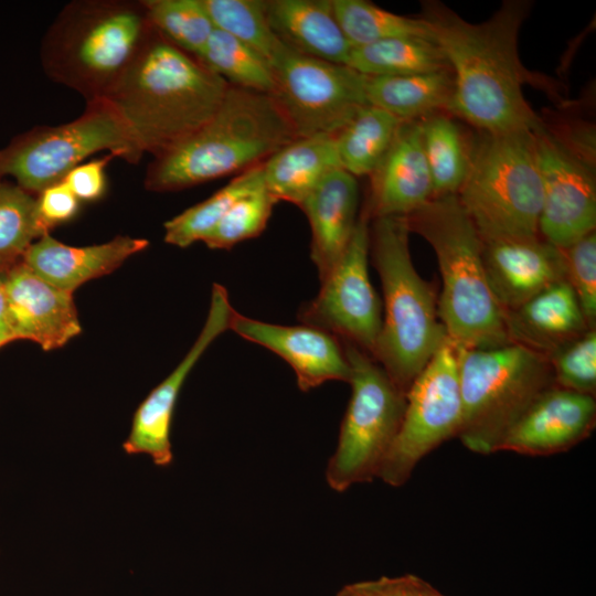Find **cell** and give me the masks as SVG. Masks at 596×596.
<instances>
[{
  "mask_svg": "<svg viewBox=\"0 0 596 596\" xmlns=\"http://www.w3.org/2000/svg\"><path fill=\"white\" fill-rule=\"evenodd\" d=\"M531 2L507 0L487 20L471 23L439 1H425L422 15L454 75L447 111L482 132L535 131L543 126L523 96V85L550 88L549 81L523 66L518 36Z\"/></svg>",
  "mask_w": 596,
  "mask_h": 596,
  "instance_id": "6da1fadb",
  "label": "cell"
},
{
  "mask_svg": "<svg viewBox=\"0 0 596 596\" xmlns=\"http://www.w3.org/2000/svg\"><path fill=\"white\" fill-rule=\"evenodd\" d=\"M230 84L153 29L105 97L142 152L157 157L201 128Z\"/></svg>",
  "mask_w": 596,
  "mask_h": 596,
  "instance_id": "7a4b0ae2",
  "label": "cell"
},
{
  "mask_svg": "<svg viewBox=\"0 0 596 596\" xmlns=\"http://www.w3.org/2000/svg\"><path fill=\"white\" fill-rule=\"evenodd\" d=\"M297 136L270 95L230 85L215 114L150 162L149 191H179L265 162Z\"/></svg>",
  "mask_w": 596,
  "mask_h": 596,
  "instance_id": "3957f363",
  "label": "cell"
},
{
  "mask_svg": "<svg viewBox=\"0 0 596 596\" xmlns=\"http://www.w3.org/2000/svg\"><path fill=\"white\" fill-rule=\"evenodd\" d=\"M406 220L436 254L443 281L438 316L447 338L461 349L511 342L505 311L485 273L481 236L457 195L434 196Z\"/></svg>",
  "mask_w": 596,
  "mask_h": 596,
  "instance_id": "277c9868",
  "label": "cell"
},
{
  "mask_svg": "<svg viewBox=\"0 0 596 596\" xmlns=\"http://www.w3.org/2000/svg\"><path fill=\"white\" fill-rule=\"evenodd\" d=\"M406 216H380L370 226V254L382 283L384 315L374 360L406 394L447 340L434 288L416 272Z\"/></svg>",
  "mask_w": 596,
  "mask_h": 596,
  "instance_id": "5b68a950",
  "label": "cell"
},
{
  "mask_svg": "<svg viewBox=\"0 0 596 596\" xmlns=\"http://www.w3.org/2000/svg\"><path fill=\"white\" fill-rule=\"evenodd\" d=\"M152 32L142 1H75L49 29L42 62L52 79L87 102L105 98Z\"/></svg>",
  "mask_w": 596,
  "mask_h": 596,
  "instance_id": "8992f818",
  "label": "cell"
},
{
  "mask_svg": "<svg viewBox=\"0 0 596 596\" xmlns=\"http://www.w3.org/2000/svg\"><path fill=\"white\" fill-rule=\"evenodd\" d=\"M458 349L462 416L457 437L472 453H497L523 413L555 385L550 359L517 342Z\"/></svg>",
  "mask_w": 596,
  "mask_h": 596,
  "instance_id": "52a82bcc",
  "label": "cell"
},
{
  "mask_svg": "<svg viewBox=\"0 0 596 596\" xmlns=\"http://www.w3.org/2000/svg\"><path fill=\"white\" fill-rule=\"evenodd\" d=\"M457 198L481 238L540 235L543 189L534 131H481Z\"/></svg>",
  "mask_w": 596,
  "mask_h": 596,
  "instance_id": "ba28073f",
  "label": "cell"
},
{
  "mask_svg": "<svg viewBox=\"0 0 596 596\" xmlns=\"http://www.w3.org/2000/svg\"><path fill=\"white\" fill-rule=\"evenodd\" d=\"M341 343L351 369V397L326 469L328 486L338 492L379 477L406 405V394L372 356Z\"/></svg>",
  "mask_w": 596,
  "mask_h": 596,
  "instance_id": "9c48e42d",
  "label": "cell"
},
{
  "mask_svg": "<svg viewBox=\"0 0 596 596\" xmlns=\"http://www.w3.org/2000/svg\"><path fill=\"white\" fill-rule=\"evenodd\" d=\"M107 150L129 163H138L141 149L107 99L87 102L76 119L38 127L0 150V175H10L22 190L38 195L63 181L82 161Z\"/></svg>",
  "mask_w": 596,
  "mask_h": 596,
  "instance_id": "30bf717a",
  "label": "cell"
},
{
  "mask_svg": "<svg viewBox=\"0 0 596 596\" xmlns=\"http://www.w3.org/2000/svg\"><path fill=\"white\" fill-rule=\"evenodd\" d=\"M461 416L459 349L447 338L406 392L401 427L377 478L391 487L406 483L424 457L457 437Z\"/></svg>",
  "mask_w": 596,
  "mask_h": 596,
  "instance_id": "8fae6325",
  "label": "cell"
},
{
  "mask_svg": "<svg viewBox=\"0 0 596 596\" xmlns=\"http://www.w3.org/2000/svg\"><path fill=\"white\" fill-rule=\"evenodd\" d=\"M270 95L297 137L336 135L370 105L365 75L349 65L307 56L285 46L270 65Z\"/></svg>",
  "mask_w": 596,
  "mask_h": 596,
  "instance_id": "7c38bea8",
  "label": "cell"
},
{
  "mask_svg": "<svg viewBox=\"0 0 596 596\" xmlns=\"http://www.w3.org/2000/svg\"><path fill=\"white\" fill-rule=\"evenodd\" d=\"M369 221L363 210L343 255L321 280L318 295L299 308L297 318L373 358L382 328V302L369 276Z\"/></svg>",
  "mask_w": 596,
  "mask_h": 596,
  "instance_id": "4fadbf2b",
  "label": "cell"
},
{
  "mask_svg": "<svg viewBox=\"0 0 596 596\" xmlns=\"http://www.w3.org/2000/svg\"><path fill=\"white\" fill-rule=\"evenodd\" d=\"M534 136L543 189L539 233L565 249L595 231L594 163L575 153L544 125Z\"/></svg>",
  "mask_w": 596,
  "mask_h": 596,
  "instance_id": "5bb4252c",
  "label": "cell"
},
{
  "mask_svg": "<svg viewBox=\"0 0 596 596\" xmlns=\"http://www.w3.org/2000/svg\"><path fill=\"white\" fill-rule=\"evenodd\" d=\"M234 311L226 288L213 284L209 312L200 334L177 368L136 409L130 432L123 444L126 454L147 455L158 467L171 465L173 453L170 432L179 393L188 374L210 344L230 330Z\"/></svg>",
  "mask_w": 596,
  "mask_h": 596,
  "instance_id": "9a60e30c",
  "label": "cell"
},
{
  "mask_svg": "<svg viewBox=\"0 0 596 596\" xmlns=\"http://www.w3.org/2000/svg\"><path fill=\"white\" fill-rule=\"evenodd\" d=\"M4 299L13 341L30 340L51 351L81 333L73 292L49 284L22 260L6 272Z\"/></svg>",
  "mask_w": 596,
  "mask_h": 596,
  "instance_id": "2e32d148",
  "label": "cell"
},
{
  "mask_svg": "<svg viewBox=\"0 0 596 596\" xmlns=\"http://www.w3.org/2000/svg\"><path fill=\"white\" fill-rule=\"evenodd\" d=\"M481 240L487 280L505 312L566 280L563 251L541 235Z\"/></svg>",
  "mask_w": 596,
  "mask_h": 596,
  "instance_id": "e0dca14e",
  "label": "cell"
},
{
  "mask_svg": "<svg viewBox=\"0 0 596 596\" xmlns=\"http://www.w3.org/2000/svg\"><path fill=\"white\" fill-rule=\"evenodd\" d=\"M230 330L284 359L294 370L302 392L328 381L349 383L351 369L341 341L332 333L309 324L279 326L234 311Z\"/></svg>",
  "mask_w": 596,
  "mask_h": 596,
  "instance_id": "ac0fdd59",
  "label": "cell"
},
{
  "mask_svg": "<svg viewBox=\"0 0 596 596\" xmlns=\"http://www.w3.org/2000/svg\"><path fill=\"white\" fill-rule=\"evenodd\" d=\"M596 423L594 395L558 387L543 392L510 428L498 451L550 456L586 439Z\"/></svg>",
  "mask_w": 596,
  "mask_h": 596,
  "instance_id": "d6986e66",
  "label": "cell"
},
{
  "mask_svg": "<svg viewBox=\"0 0 596 596\" xmlns=\"http://www.w3.org/2000/svg\"><path fill=\"white\" fill-rule=\"evenodd\" d=\"M369 217L407 216L433 198L421 120L402 121L384 158L370 175Z\"/></svg>",
  "mask_w": 596,
  "mask_h": 596,
  "instance_id": "ffe728a7",
  "label": "cell"
},
{
  "mask_svg": "<svg viewBox=\"0 0 596 596\" xmlns=\"http://www.w3.org/2000/svg\"><path fill=\"white\" fill-rule=\"evenodd\" d=\"M148 245L145 238L118 235L103 244L75 247L47 233L31 244L22 263L49 284L74 292L84 283L113 273Z\"/></svg>",
  "mask_w": 596,
  "mask_h": 596,
  "instance_id": "44dd1931",
  "label": "cell"
},
{
  "mask_svg": "<svg viewBox=\"0 0 596 596\" xmlns=\"http://www.w3.org/2000/svg\"><path fill=\"white\" fill-rule=\"evenodd\" d=\"M356 178L338 169L307 196L300 209L311 228L310 257L320 281L343 255L358 222Z\"/></svg>",
  "mask_w": 596,
  "mask_h": 596,
  "instance_id": "7402d4cb",
  "label": "cell"
},
{
  "mask_svg": "<svg viewBox=\"0 0 596 596\" xmlns=\"http://www.w3.org/2000/svg\"><path fill=\"white\" fill-rule=\"evenodd\" d=\"M511 342L523 344L547 358L590 328L567 280L539 292L505 312Z\"/></svg>",
  "mask_w": 596,
  "mask_h": 596,
  "instance_id": "603a6c76",
  "label": "cell"
},
{
  "mask_svg": "<svg viewBox=\"0 0 596 596\" xmlns=\"http://www.w3.org/2000/svg\"><path fill=\"white\" fill-rule=\"evenodd\" d=\"M268 23L297 53L348 65L352 46L336 18L332 0H268Z\"/></svg>",
  "mask_w": 596,
  "mask_h": 596,
  "instance_id": "cb8c5ba5",
  "label": "cell"
},
{
  "mask_svg": "<svg viewBox=\"0 0 596 596\" xmlns=\"http://www.w3.org/2000/svg\"><path fill=\"white\" fill-rule=\"evenodd\" d=\"M342 169L334 135L297 137L263 162L264 183L277 201L300 207L331 172Z\"/></svg>",
  "mask_w": 596,
  "mask_h": 596,
  "instance_id": "d4e9b609",
  "label": "cell"
},
{
  "mask_svg": "<svg viewBox=\"0 0 596 596\" xmlns=\"http://www.w3.org/2000/svg\"><path fill=\"white\" fill-rule=\"evenodd\" d=\"M365 94L370 105L402 121L418 120L448 110L454 94L451 70L404 76H366Z\"/></svg>",
  "mask_w": 596,
  "mask_h": 596,
  "instance_id": "484cf974",
  "label": "cell"
},
{
  "mask_svg": "<svg viewBox=\"0 0 596 596\" xmlns=\"http://www.w3.org/2000/svg\"><path fill=\"white\" fill-rule=\"evenodd\" d=\"M348 65L366 76H404L449 70L435 40L393 38L353 47Z\"/></svg>",
  "mask_w": 596,
  "mask_h": 596,
  "instance_id": "4316f807",
  "label": "cell"
},
{
  "mask_svg": "<svg viewBox=\"0 0 596 596\" xmlns=\"http://www.w3.org/2000/svg\"><path fill=\"white\" fill-rule=\"evenodd\" d=\"M402 120L365 105L334 135L341 168L353 177L371 175L391 147Z\"/></svg>",
  "mask_w": 596,
  "mask_h": 596,
  "instance_id": "83f0119b",
  "label": "cell"
},
{
  "mask_svg": "<svg viewBox=\"0 0 596 596\" xmlns=\"http://www.w3.org/2000/svg\"><path fill=\"white\" fill-rule=\"evenodd\" d=\"M421 126L433 198L457 195L468 173L471 146L459 126L446 115L427 116Z\"/></svg>",
  "mask_w": 596,
  "mask_h": 596,
  "instance_id": "f1b7e54d",
  "label": "cell"
},
{
  "mask_svg": "<svg viewBox=\"0 0 596 596\" xmlns=\"http://www.w3.org/2000/svg\"><path fill=\"white\" fill-rule=\"evenodd\" d=\"M264 184L263 163L243 171L206 200L167 221L164 242L184 248L203 241L236 201Z\"/></svg>",
  "mask_w": 596,
  "mask_h": 596,
  "instance_id": "f546056e",
  "label": "cell"
},
{
  "mask_svg": "<svg viewBox=\"0 0 596 596\" xmlns=\"http://www.w3.org/2000/svg\"><path fill=\"white\" fill-rule=\"evenodd\" d=\"M332 4L352 49L393 38L434 40L430 25L421 17L400 15L364 0H332Z\"/></svg>",
  "mask_w": 596,
  "mask_h": 596,
  "instance_id": "4dcf8cb0",
  "label": "cell"
},
{
  "mask_svg": "<svg viewBox=\"0 0 596 596\" xmlns=\"http://www.w3.org/2000/svg\"><path fill=\"white\" fill-rule=\"evenodd\" d=\"M206 67L232 86L272 95L275 87L269 63L230 34L214 29L200 55Z\"/></svg>",
  "mask_w": 596,
  "mask_h": 596,
  "instance_id": "1f68e13d",
  "label": "cell"
},
{
  "mask_svg": "<svg viewBox=\"0 0 596 596\" xmlns=\"http://www.w3.org/2000/svg\"><path fill=\"white\" fill-rule=\"evenodd\" d=\"M214 24L264 57L269 65L285 45L273 32L263 0H203Z\"/></svg>",
  "mask_w": 596,
  "mask_h": 596,
  "instance_id": "d6a6232c",
  "label": "cell"
},
{
  "mask_svg": "<svg viewBox=\"0 0 596 596\" xmlns=\"http://www.w3.org/2000/svg\"><path fill=\"white\" fill-rule=\"evenodd\" d=\"M142 4L152 28L195 57L215 29L203 0H143Z\"/></svg>",
  "mask_w": 596,
  "mask_h": 596,
  "instance_id": "836d02e7",
  "label": "cell"
},
{
  "mask_svg": "<svg viewBox=\"0 0 596 596\" xmlns=\"http://www.w3.org/2000/svg\"><path fill=\"white\" fill-rule=\"evenodd\" d=\"M44 234L38 220L36 196L0 181V272L21 262L31 244Z\"/></svg>",
  "mask_w": 596,
  "mask_h": 596,
  "instance_id": "e575fe53",
  "label": "cell"
},
{
  "mask_svg": "<svg viewBox=\"0 0 596 596\" xmlns=\"http://www.w3.org/2000/svg\"><path fill=\"white\" fill-rule=\"evenodd\" d=\"M277 202L264 184L236 201L202 242L211 249H230L258 236L265 230Z\"/></svg>",
  "mask_w": 596,
  "mask_h": 596,
  "instance_id": "d590c367",
  "label": "cell"
},
{
  "mask_svg": "<svg viewBox=\"0 0 596 596\" xmlns=\"http://www.w3.org/2000/svg\"><path fill=\"white\" fill-rule=\"evenodd\" d=\"M555 385L583 394L596 392V331L584 334L550 356Z\"/></svg>",
  "mask_w": 596,
  "mask_h": 596,
  "instance_id": "8d00e7d4",
  "label": "cell"
},
{
  "mask_svg": "<svg viewBox=\"0 0 596 596\" xmlns=\"http://www.w3.org/2000/svg\"><path fill=\"white\" fill-rule=\"evenodd\" d=\"M566 280L572 286L590 329L596 321V234L595 231L562 249Z\"/></svg>",
  "mask_w": 596,
  "mask_h": 596,
  "instance_id": "74e56055",
  "label": "cell"
},
{
  "mask_svg": "<svg viewBox=\"0 0 596 596\" xmlns=\"http://www.w3.org/2000/svg\"><path fill=\"white\" fill-rule=\"evenodd\" d=\"M79 209V200L61 181L45 188L36 195V214L44 233L72 220Z\"/></svg>",
  "mask_w": 596,
  "mask_h": 596,
  "instance_id": "f35d334b",
  "label": "cell"
},
{
  "mask_svg": "<svg viewBox=\"0 0 596 596\" xmlns=\"http://www.w3.org/2000/svg\"><path fill=\"white\" fill-rule=\"evenodd\" d=\"M115 156L107 153L102 158L81 163L72 169L63 182L79 201H96L106 191V167Z\"/></svg>",
  "mask_w": 596,
  "mask_h": 596,
  "instance_id": "ab89813d",
  "label": "cell"
},
{
  "mask_svg": "<svg viewBox=\"0 0 596 596\" xmlns=\"http://www.w3.org/2000/svg\"><path fill=\"white\" fill-rule=\"evenodd\" d=\"M408 574L356 582L342 587L336 596H405Z\"/></svg>",
  "mask_w": 596,
  "mask_h": 596,
  "instance_id": "60d3db41",
  "label": "cell"
},
{
  "mask_svg": "<svg viewBox=\"0 0 596 596\" xmlns=\"http://www.w3.org/2000/svg\"><path fill=\"white\" fill-rule=\"evenodd\" d=\"M405 596H447L423 578L408 574Z\"/></svg>",
  "mask_w": 596,
  "mask_h": 596,
  "instance_id": "b9f144b4",
  "label": "cell"
},
{
  "mask_svg": "<svg viewBox=\"0 0 596 596\" xmlns=\"http://www.w3.org/2000/svg\"><path fill=\"white\" fill-rule=\"evenodd\" d=\"M4 275L6 272H0V348L13 341L6 313Z\"/></svg>",
  "mask_w": 596,
  "mask_h": 596,
  "instance_id": "7bdbcfd3",
  "label": "cell"
},
{
  "mask_svg": "<svg viewBox=\"0 0 596 596\" xmlns=\"http://www.w3.org/2000/svg\"><path fill=\"white\" fill-rule=\"evenodd\" d=\"M0 178H1V175H0Z\"/></svg>",
  "mask_w": 596,
  "mask_h": 596,
  "instance_id": "ee69618b",
  "label": "cell"
}]
</instances>
